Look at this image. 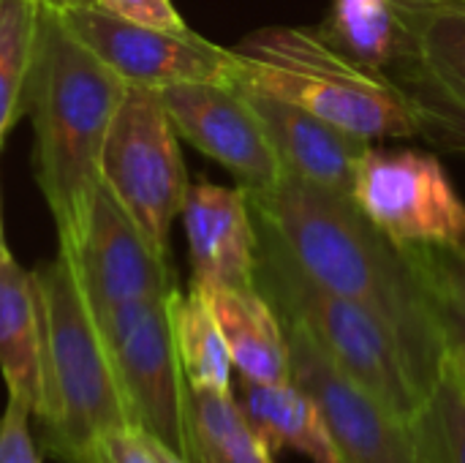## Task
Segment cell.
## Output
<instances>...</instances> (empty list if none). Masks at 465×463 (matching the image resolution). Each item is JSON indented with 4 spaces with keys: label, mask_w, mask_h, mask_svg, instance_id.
Listing matches in <instances>:
<instances>
[{
    "label": "cell",
    "mask_w": 465,
    "mask_h": 463,
    "mask_svg": "<svg viewBox=\"0 0 465 463\" xmlns=\"http://www.w3.org/2000/svg\"><path fill=\"white\" fill-rule=\"evenodd\" d=\"M262 224L319 287L368 308L395 336L422 396L436 388L447 341L433 292L406 251L392 243L349 194L313 186L292 172L262 194H248Z\"/></svg>",
    "instance_id": "obj_1"
},
{
    "label": "cell",
    "mask_w": 465,
    "mask_h": 463,
    "mask_svg": "<svg viewBox=\"0 0 465 463\" xmlns=\"http://www.w3.org/2000/svg\"><path fill=\"white\" fill-rule=\"evenodd\" d=\"M128 85L109 71L49 8L41 14L25 112L35 128L38 188L60 251L79 243L101 188V156Z\"/></svg>",
    "instance_id": "obj_2"
},
{
    "label": "cell",
    "mask_w": 465,
    "mask_h": 463,
    "mask_svg": "<svg viewBox=\"0 0 465 463\" xmlns=\"http://www.w3.org/2000/svg\"><path fill=\"white\" fill-rule=\"evenodd\" d=\"M33 281L44 317V445L63 463H104L109 437L136 428L112 352L60 254L35 267Z\"/></svg>",
    "instance_id": "obj_3"
},
{
    "label": "cell",
    "mask_w": 465,
    "mask_h": 463,
    "mask_svg": "<svg viewBox=\"0 0 465 463\" xmlns=\"http://www.w3.org/2000/svg\"><path fill=\"white\" fill-rule=\"evenodd\" d=\"M232 85L281 96L357 136H420L411 106L311 27L272 25L234 46Z\"/></svg>",
    "instance_id": "obj_4"
},
{
    "label": "cell",
    "mask_w": 465,
    "mask_h": 463,
    "mask_svg": "<svg viewBox=\"0 0 465 463\" xmlns=\"http://www.w3.org/2000/svg\"><path fill=\"white\" fill-rule=\"evenodd\" d=\"M256 235L253 287L267 297L278 319L302 325L349 379L387 409L414 423L425 407V396L390 327L368 308L305 276L262 224H256Z\"/></svg>",
    "instance_id": "obj_5"
},
{
    "label": "cell",
    "mask_w": 465,
    "mask_h": 463,
    "mask_svg": "<svg viewBox=\"0 0 465 463\" xmlns=\"http://www.w3.org/2000/svg\"><path fill=\"white\" fill-rule=\"evenodd\" d=\"M316 33L395 90L425 142L465 156V104L439 79L392 0H330Z\"/></svg>",
    "instance_id": "obj_6"
},
{
    "label": "cell",
    "mask_w": 465,
    "mask_h": 463,
    "mask_svg": "<svg viewBox=\"0 0 465 463\" xmlns=\"http://www.w3.org/2000/svg\"><path fill=\"white\" fill-rule=\"evenodd\" d=\"M101 186L169 257V229L188 196L177 131L153 87H128L101 156Z\"/></svg>",
    "instance_id": "obj_7"
},
{
    "label": "cell",
    "mask_w": 465,
    "mask_h": 463,
    "mask_svg": "<svg viewBox=\"0 0 465 463\" xmlns=\"http://www.w3.org/2000/svg\"><path fill=\"white\" fill-rule=\"evenodd\" d=\"M172 295L93 311L112 352L134 423L191 461L188 382L172 330Z\"/></svg>",
    "instance_id": "obj_8"
},
{
    "label": "cell",
    "mask_w": 465,
    "mask_h": 463,
    "mask_svg": "<svg viewBox=\"0 0 465 463\" xmlns=\"http://www.w3.org/2000/svg\"><path fill=\"white\" fill-rule=\"evenodd\" d=\"M351 199L398 246L465 243V202L436 156L371 147Z\"/></svg>",
    "instance_id": "obj_9"
},
{
    "label": "cell",
    "mask_w": 465,
    "mask_h": 463,
    "mask_svg": "<svg viewBox=\"0 0 465 463\" xmlns=\"http://www.w3.org/2000/svg\"><path fill=\"white\" fill-rule=\"evenodd\" d=\"M289 347V377L322 409L349 463H428L417 420H403L349 379L297 322H281Z\"/></svg>",
    "instance_id": "obj_10"
},
{
    "label": "cell",
    "mask_w": 465,
    "mask_h": 463,
    "mask_svg": "<svg viewBox=\"0 0 465 463\" xmlns=\"http://www.w3.org/2000/svg\"><path fill=\"white\" fill-rule=\"evenodd\" d=\"M54 14L71 30V35L82 41L128 87L161 90L180 82L232 85L234 49H223L191 27H147L98 5L65 8Z\"/></svg>",
    "instance_id": "obj_11"
},
{
    "label": "cell",
    "mask_w": 465,
    "mask_h": 463,
    "mask_svg": "<svg viewBox=\"0 0 465 463\" xmlns=\"http://www.w3.org/2000/svg\"><path fill=\"white\" fill-rule=\"evenodd\" d=\"M158 96L177 136L229 169L245 194L270 191L283 177L259 115L234 85L180 82L161 87Z\"/></svg>",
    "instance_id": "obj_12"
},
{
    "label": "cell",
    "mask_w": 465,
    "mask_h": 463,
    "mask_svg": "<svg viewBox=\"0 0 465 463\" xmlns=\"http://www.w3.org/2000/svg\"><path fill=\"white\" fill-rule=\"evenodd\" d=\"M57 254L71 265L93 311L177 292L169 257L150 246L104 186L93 199L79 243Z\"/></svg>",
    "instance_id": "obj_13"
},
{
    "label": "cell",
    "mask_w": 465,
    "mask_h": 463,
    "mask_svg": "<svg viewBox=\"0 0 465 463\" xmlns=\"http://www.w3.org/2000/svg\"><path fill=\"white\" fill-rule=\"evenodd\" d=\"M259 115L283 172H292L313 186L349 194L354 188L357 166L371 150V139L357 136L281 96L259 87L234 85Z\"/></svg>",
    "instance_id": "obj_14"
},
{
    "label": "cell",
    "mask_w": 465,
    "mask_h": 463,
    "mask_svg": "<svg viewBox=\"0 0 465 463\" xmlns=\"http://www.w3.org/2000/svg\"><path fill=\"white\" fill-rule=\"evenodd\" d=\"M180 216L191 251V287H253L259 235L245 188L196 183L188 188Z\"/></svg>",
    "instance_id": "obj_15"
},
{
    "label": "cell",
    "mask_w": 465,
    "mask_h": 463,
    "mask_svg": "<svg viewBox=\"0 0 465 463\" xmlns=\"http://www.w3.org/2000/svg\"><path fill=\"white\" fill-rule=\"evenodd\" d=\"M0 374L5 393L41 420L46 407L41 300L33 270H25L11 251L0 259Z\"/></svg>",
    "instance_id": "obj_16"
},
{
    "label": "cell",
    "mask_w": 465,
    "mask_h": 463,
    "mask_svg": "<svg viewBox=\"0 0 465 463\" xmlns=\"http://www.w3.org/2000/svg\"><path fill=\"white\" fill-rule=\"evenodd\" d=\"M196 289V287H193ZM207 300L232 363L242 379L251 382H289V347L275 308L256 287L199 289Z\"/></svg>",
    "instance_id": "obj_17"
},
{
    "label": "cell",
    "mask_w": 465,
    "mask_h": 463,
    "mask_svg": "<svg viewBox=\"0 0 465 463\" xmlns=\"http://www.w3.org/2000/svg\"><path fill=\"white\" fill-rule=\"evenodd\" d=\"M237 401L270 453L292 448L311 463H349L313 398L292 379L267 385L240 377Z\"/></svg>",
    "instance_id": "obj_18"
},
{
    "label": "cell",
    "mask_w": 465,
    "mask_h": 463,
    "mask_svg": "<svg viewBox=\"0 0 465 463\" xmlns=\"http://www.w3.org/2000/svg\"><path fill=\"white\" fill-rule=\"evenodd\" d=\"M191 463H272L234 390L188 388Z\"/></svg>",
    "instance_id": "obj_19"
},
{
    "label": "cell",
    "mask_w": 465,
    "mask_h": 463,
    "mask_svg": "<svg viewBox=\"0 0 465 463\" xmlns=\"http://www.w3.org/2000/svg\"><path fill=\"white\" fill-rule=\"evenodd\" d=\"M172 330L180 366L188 388L196 390H232V355L223 333L199 289L174 292Z\"/></svg>",
    "instance_id": "obj_20"
},
{
    "label": "cell",
    "mask_w": 465,
    "mask_h": 463,
    "mask_svg": "<svg viewBox=\"0 0 465 463\" xmlns=\"http://www.w3.org/2000/svg\"><path fill=\"white\" fill-rule=\"evenodd\" d=\"M41 14L38 0H0V147L27 104Z\"/></svg>",
    "instance_id": "obj_21"
},
{
    "label": "cell",
    "mask_w": 465,
    "mask_h": 463,
    "mask_svg": "<svg viewBox=\"0 0 465 463\" xmlns=\"http://www.w3.org/2000/svg\"><path fill=\"white\" fill-rule=\"evenodd\" d=\"M439 79L465 104V0H392Z\"/></svg>",
    "instance_id": "obj_22"
},
{
    "label": "cell",
    "mask_w": 465,
    "mask_h": 463,
    "mask_svg": "<svg viewBox=\"0 0 465 463\" xmlns=\"http://www.w3.org/2000/svg\"><path fill=\"white\" fill-rule=\"evenodd\" d=\"M428 463H465V385L458 363L447 355L436 388L417 418Z\"/></svg>",
    "instance_id": "obj_23"
},
{
    "label": "cell",
    "mask_w": 465,
    "mask_h": 463,
    "mask_svg": "<svg viewBox=\"0 0 465 463\" xmlns=\"http://www.w3.org/2000/svg\"><path fill=\"white\" fill-rule=\"evenodd\" d=\"M420 276L439 292L465 306V243L401 246Z\"/></svg>",
    "instance_id": "obj_24"
},
{
    "label": "cell",
    "mask_w": 465,
    "mask_h": 463,
    "mask_svg": "<svg viewBox=\"0 0 465 463\" xmlns=\"http://www.w3.org/2000/svg\"><path fill=\"white\" fill-rule=\"evenodd\" d=\"M30 407L19 398H5L0 412V463H41L30 434Z\"/></svg>",
    "instance_id": "obj_25"
},
{
    "label": "cell",
    "mask_w": 465,
    "mask_h": 463,
    "mask_svg": "<svg viewBox=\"0 0 465 463\" xmlns=\"http://www.w3.org/2000/svg\"><path fill=\"white\" fill-rule=\"evenodd\" d=\"M98 8H106L123 19H131L136 25L147 27H163V30H188L185 19L174 8L172 0H101Z\"/></svg>",
    "instance_id": "obj_26"
},
{
    "label": "cell",
    "mask_w": 465,
    "mask_h": 463,
    "mask_svg": "<svg viewBox=\"0 0 465 463\" xmlns=\"http://www.w3.org/2000/svg\"><path fill=\"white\" fill-rule=\"evenodd\" d=\"M430 292H433V306H436V317H439L447 349L452 355L465 357V306H460L458 300H452L450 295H444L433 287H430Z\"/></svg>",
    "instance_id": "obj_27"
},
{
    "label": "cell",
    "mask_w": 465,
    "mask_h": 463,
    "mask_svg": "<svg viewBox=\"0 0 465 463\" xmlns=\"http://www.w3.org/2000/svg\"><path fill=\"white\" fill-rule=\"evenodd\" d=\"M104 463H161L158 456L153 453L147 437L139 428L120 431L109 437L104 448Z\"/></svg>",
    "instance_id": "obj_28"
},
{
    "label": "cell",
    "mask_w": 465,
    "mask_h": 463,
    "mask_svg": "<svg viewBox=\"0 0 465 463\" xmlns=\"http://www.w3.org/2000/svg\"><path fill=\"white\" fill-rule=\"evenodd\" d=\"M144 434V431H142ZM147 437V434H144ZM147 442H150V448H153V453L158 456V461L161 463H191L188 458H183V456H177L174 450H169L166 445H161L158 439H153V437H147Z\"/></svg>",
    "instance_id": "obj_29"
},
{
    "label": "cell",
    "mask_w": 465,
    "mask_h": 463,
    "mask_svg": "<svg viewBox=\"0 0 465 463\" xmlns=\"http://www.w3.org/2000/svg\"><path fill=\"white\" fill-rule=\"evenodd\" d=\"M38 3L52 11H65V8H90V5H98L101 0H38Z\"/></svg>",
    "instance_id": "obj_30"
},
{
    "label": "cell",
    "mask_w": 465,
    "mask_h": 463,
    "mask_svg": "<svg viewBox=\"0 0 465 463\" xmlns=\"http://www.w3.org/2000/svg\"><path fill=\"white\" fill-rule=\"evenodd\" d=\"M8 254V246H5V235H3V213H0V259Z\"/></svg>",
    "instance_id": "obj_31"
},
{
    "label": "cell",
    "mask_w": 465,
    "mask_h": 463,
    "mask_svg": "<svg viewBox=\"0 0 465 463\" xmlns=\"http://www.w3.org/2000/svg\"><path fill=\"white\" fill-rule=\"evenodd\" d=\"M452 355V352H450ZM455 357V363H458V371H460V377H463V385H465V357H460V355H452Z\"/></svg>",
    "instance_id": "obj_32"
}]
</instances>
